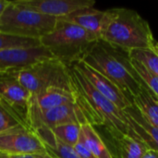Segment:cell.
I'll return each instance as SVG.
<instances>
[{
    "label": "cell",
    "mask_w": 158,
    "mask_h": 158,
    "mask_svg": "<svg viewBox=\"0 0 158 158\" xmlns=\"http://www.w3.org/2000/svg\"><path fill=\"white\" fill-rule=\"evenodd\" d=\"M81 61L116 84L132 104L143 87L132 65L130 52L122 48L98 40Z\"/></svg>",
    "instance_id": "obj_1"
},
{
    "label": "cell",
    "mask_w": 158,
    "mask_h": 158,
    "mask_svg": "<svg viewBox=\"0 0 158 158\" xmlns=\"http://www.w3.org/2000/svg\"><path fill=\"white\" fill-rule=\"evenodd\" d=\"M106 12V22L100 40L128 52L155 46L152 29L139 13L123 7L108 9Z\"/></svg>",
    "instance_id": "obj_2"
},
{
    "label": "cell",
    "mask_w": 158,
    "mask_h": 158,
    "mask_svg": "<svg viewBox=\"0 0 158 158\" xmlns=\"http://www.w3.org/2000/svg\"><path fill=\"white\" fill-rule=\"evenodd\" d=\"M39 41L54 59L69 68L81 61L98 39L76 24L57 19L54 30Z\"/></svg>",
    "instance_id": "obj_3"
},
{
    "label": "cell",
    "mask_w": 158,
    "mask_h": 158,
    "mask_svg": "<svg viewBox=\"0 0 158 158\" xmlns=\"http://www.w3.org/2000/svg\"><path fill=\"white\" fill-rule=\"evenodd\" d=\"M69 71L74 87L86 100L99 119L101 126L106 129L113 139L118 142L125 135L134 138L123 111L98 93L74 66L69 67Z\"/></svg>",
    "instance_id": "obj_4"
},
{
    "label": "cell",
    "mask_w": 158,
    "mask_h": 158,
    "mask_svg": "<svg viewBox=\"0 0 158 158\" xmlns=\"http://www.w3.org/2000/svg\"><path fill=\"white\" fill-rule=\"evenodd\" d=\"M9 73L31 93V96L52 88H73L69 68L54 58L44 59Z\"/></svg>",
    "instance_id": "obj_5"
},
{
    "label": "cell",
    "mask_w": 158,
    "mask_h": 158,
    "mask_svg": "<svg viewBox=\"0 0 158 158\" xmlns=\"http://www.w3.org/2000/svg\"><path fill=\"white\" fill-rule=\"evenodd\" d=\"M57 19L19 6L9 1L0 18V32L40 40L56 27Z\"/></svg>",
    "instance_id": "obj_6"
},
{
    "label": "cell",
    "mask_w": 158,
    "mask_h": 158,
    "mask_svg": "<svg viewBox=\"0 0 158 158\" xmlns=\"http://www.w3.org/2000/svg\"><path fill=\"white\" fill-rule=\"evenodd\" d=\"M0 153L7 155L47 154L46 147L29 127L19 126L0 133Z\"/></svg>",
    "instance_id": "obj_7"
},
{
    "label": "cell",
    "mask_w": 158,
    "mask_h": 158,
    "mask_svg": "<svg viewBox=\"0 0 158 158\" xmlns=\"http://www.w3.org/2000/svg\"><path fill=\"white\" fill-rule=\"evenodd\" d=\"M13 4L43 15L61 19L70 14L94 7V0H14Z\"/></svg>",
    "instance_id": "obj_8"
},
{
    "label": "cell",
    "mask_w": 158,
    "mask_h": 158,
    "mask_svg": "<svg viewBox=\"0 0 158 158\" xmlns=\"http://www.w3.org/2000/svg\"><path fill=\"white\" fill-rule=\"evenodd\" d=\"M0 100L10 106L28 125L31 94L10 73L0 74Z\"/></svg>",
    "instance_id": "obj_9"
},
{
    "label": "cell",
    "mask_w": 158,
    "mask_h": 158,
    "mask_svg": "<svg viewBox=\"0 0 158 158\" xmlns=\"http://www.w3.org/2000/svg\"><path fill=\"white\" fill-rule=\"evenodd\" d=\"M53 58L42 45L0 51V74L19 70L39 61Z\"/></svg>",
    "instance_id": "obj_10"
},
{
    "label": "cell",
    "mask_w": 158,
    "mask_h": 158,
    "mask_svg": "<svg viewBox=\"0 0 158 158\" xmlns=\"http://www.w3.org/2000/svg\"><path fill=\"white\" fill-rule=\"evenodd\" d=\"M72 66H74L87 79L98 93L107 98L119 109L124 110L128 106L133 105L116 84L90 66L86 65L82 61H79Z\"/></svg>",
    "instance_id": "obj_11"
},
{
    "label": "cell",
    "mask_w": 158,
    "mask_h": 158,
    "mask_svg": "<svg viewBox=\"0 0 158 158\" xmlns=\"http://www.w3.org/2000/svg\"><path fill=\"white\" fill-rule=\"evenodd\" d=\"M134 138L145 143L149 149L158 152V128L153 125L134 106L122 110Z\"/></svg>",
    "instance_id": "obj_12"
},
{
    "label": "cell",
    "mask_w": 158,
    "mask_h": 158,
    "mask_svg": "<svg viewBox=\"0 0 158 158\" xmlns=\"http://www.w3.org/2000/svg\"><path fill=\"white\" fill-rule=\"evenodd\" d=\"M106 11H101L91 7L78 10L68 17H64L57 19L76 24L94 35L98 40H100L106 22Z\"/></svg>",
    "instance_id": "obj_13"
},
{
    "label": "cell",
    "mask_w": 158,
    "mask_h": 158,
    "mask_svg": "<svg viewBox=\"0 0 158 158\" xmlns=\"http://www.w3.org/2000/svg\"><path fill=\"white\" fill-rule=\"evenodd\" d=\"M78 100L79 94L74 86L71 90L62 88H52L44 91L35 96H31L32 104L41 112H45L49 109L69 103H75Z\"/></svg>",
    "instance_id": "obj_14"
},
{
    "label": "cell",
    "mask_w": 158,
    "mask_h": 158,
    "mask_svg": "<svg viewBox=\"0 0 158 158\" xmlns=\"http://www.w3.org/2000/svg\"><path fill=\"white\" fill-rule=\"evenodd\" d=\"M80 138L89 148V150L97 158H114L113 155L106 145L94 126L85 123L81 126Z\"/></svg>",
    "instance_id": "obj_15"
},
{
    "label": "cell",
    "mask_w": 158,
    "mask_h": 158,
    "mask_svg": "<svg viewBox=\"0 0 158 158\" xmlns=\"http://www.w3.org/2000/svg\"><path fill=\"white\" fill-rule=\"evenodd\" d=\"M133 105L153 125L158 128V99L144 85L133 99Z\"/></svg>",
    "instance_id": "obj_16"
},
{
    "label": "cell",
    "mask_w": 158,
    "mask_h": 158,
    "mask_svg": "<svg viewBox=\"0 0 158 158\" xmlns=\"http://www.w3.org/2000/svg\"><path fill=\"white\" fill-rule=\"evenodd\" d=\"M119 158H141L147 150L148 146L130 135H125L118 142Z\"/></svg>",
    "instance_id": "obj_17"
},
{
    "label": "cell",
    "mask_w": 158,
    "mask_h": 158,
    "mask_svg": "<svg viewBox=\"0 0 158 158\" xmlns=\"http://www.w3.org/2000/svg\"><path fill=\"white\" fill-rule=\"evenodd\" d=\"M81 126V125L78 123H68L59 125L52 129V133L56 140L74 147L80 140Z\"/></svg>",
    "instance_id": "obj_18"
},
{
    "label": "cell",
    "mask_w": 158,
    "mask_h": 158,
    "mask_svg": "<svg viewBox=\"0 0 158 158\" xmlns=\"http://www.w3.org/2000/svg\"><path fill=\"white\" fill-rule=\"evenodd\" d=\"M19 126L28 127L25 121L10 106L0 100V133Z\"/></svg>",
    "instance_id": "obj_19"
},
{
    "label": "cell",
    "mask_w": 158,
    "mask_h": 158,
    "mask_svg": "<svg viewBox=\"0 0 158 158\" xmlns=\"http://www.w3.org/2000/svg\"><path fill=\"white\" fill-rule=\"evenodd\" d=\"M130 56L158 76V53L155 49V46L152 48L131 50L130 51Z\"/></svg>",
    "instance_id": "obj_20"
},
{
    "label": "cell",
    "mask_w": 158,
    "mask_h": 158,
    "mask_svg": "<svg viewBox=\"0 0 158 158\" xmlns=\"http://www.w3.org/2000/svg\"><path fill=\"white\" fill-rule=\"evenodd\" d=\"M40 41L37 39L22 38L0 32V51L13 48H28L39 46Z\"/></svg>",
    "instance_id": "obj_21"
},
{
    "label": "cell",
    "mask_w": 158,
    "mask_h": 158,
    "mask_svg": "<svg viewBox=\"0 0 158 158\" xmlns=\"http://www.w3.org/2000/svg\"><path fill=\"white\" fill-rule=\"evenodd\" d=\"M132 65L143 85L158 99V76L150 71L143 64L131 58Z\"/></svg>",
    "instance_id": "obj_22"
},
{
    "label": "cell",
    "mask_w": 158,
    "mask_h": 158,
    "mask_svg": "<svg viewBox=\"0 0 158 158\" xmlns=\"http://www.w3.org/2000/svg\"><path fill=\"white\" fill-rule=\"evenodd\" d=\"M47 153L53 158H81L74 147L68 145L56 139V143L53 147L46 148Z\"/></svg>",
    "instance_id": "obj_23"
},
{
    "label": "cell",
    "mask_w": 158,
    "mask_h": 158,
    "mask_svg": "<svg viewBox=\"0 0 158 158\" xmlns=\"http://www.w3.org/2000/svg\"><path fill=\"white\" fill-rule=\"evenodd\" d=\"M75 151L78 153V155L81 158H97L94 156V155L89 150V148L85 145V143L82 142V140L80 138L79 142L74 146Z\"/></svg>",
    "instance_id": "obj_24"
},
{
    "label": "cell",
    "mask_w": 158,
    "mask_h": 158,
    "mask_svg": "<svg viewBox=\"0 0 158 158\" xmlns=\"http://www.w3.org/2000/svg\"><path fill=\"white\" fill-rule=\"evenodd\" d=\"M0 158H53L48 153L47 154H32V155H7L1 154Z\"/></svg>",
    "instance_id": "obj_25"
},
{
    "label": "cell",
    "mask_w": 158,
    "mask_h": 158,
    "mask_svg": "<svg viewBox=\"0 0 158 158\" xmlns=\"http://www.w3.org/2000/svg\"><path fill=\"white\" fill-rule=\"evenodd\" d=\"M141 158H158V152L156 150L149 149Z\"/></svg>",
    "instance_id": "obj_26"
},
{
    "label": "cell",
    "mask_w": 158,
    "mask_h": 158,
    "mask_svg": "<svg viewBox=\"0 0 158 158\" xmlns=\"http://www.w3.org/2000/svg\"><path fill=\"white\" fill-rule=\"evenodd\" d=\"M9 4V1H6V0H0V18L2 16V14L4 13L6 7L8 6Z\"/></svg>",
    "instance_id": "obj_27"
},
{
    "label": "cell",
    "mask_w": 158,
    "mask_h": 158,
    "mask_svg": "<svg viewBox=\"0 0 158 158\" xmlns=\"http://www.w3.org/2000/svg\"><path fill=\"white\" fill-rule=\"evenodd\" d=\"M155 49L156 50V52L158 53V43H156V44H155Z\"/></svg>",
    "instance_id": "obj_28"
}]
</instances>
